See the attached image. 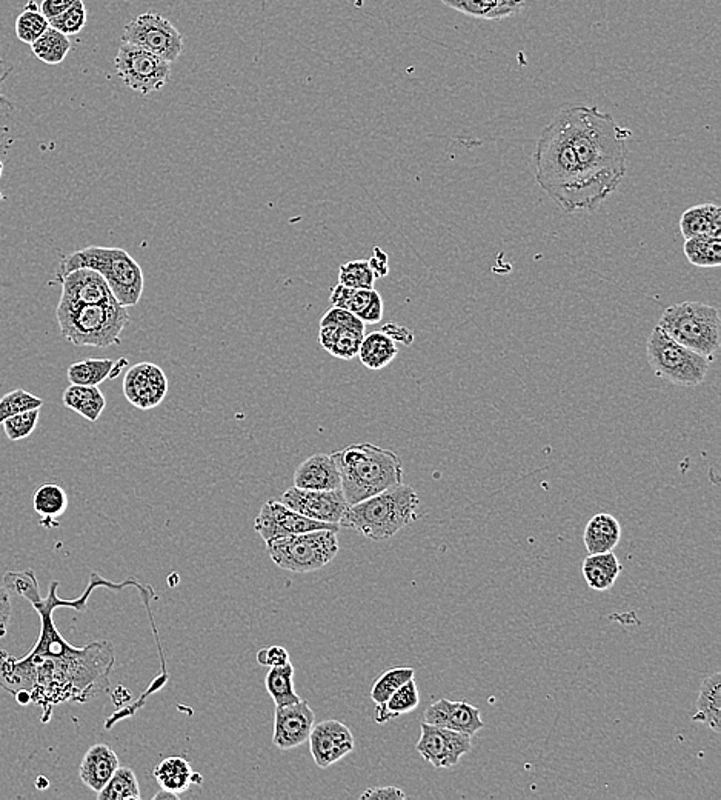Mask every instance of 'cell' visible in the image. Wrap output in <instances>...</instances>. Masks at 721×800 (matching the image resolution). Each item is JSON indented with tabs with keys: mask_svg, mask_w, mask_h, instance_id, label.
<instances>
[{
	"mask_svg": "<svg viewBox=\"0 0 721 800\" xmlns=\"http://www.w3.org/2000/svg\"><path fill=\"white\" fill-rule=\"evenodd\" d=\"M416 671L411 667H396L385 671L371 688V699L374 704L383 705L403 684L414 679Z\"/></svg>",
	"mask_w": 721,
	"mask_h": 800,
	"instance_id": "40",
	"label": "cell"
},
{
	"mask_svg": "<svg viewBox=\"0 0 721 800\" xmlns=\"http://www.w3.org/2000/svg\"><path fill=\"white\" fill-rule=\"evenodd\" d=\"M420 704L419 688L416 680L411 679L403 684L383 705H376L374 720L377 724H386L389 720L403 716L416 710Z\"/></svg>",
	"mask_w": 721,
	"mask_h": 800,
	"instance_id": "34",
	"label": "cell"
},
{
	"mask_svg": "<svg viewBox=\"0 0 721 800\" xmlns=\"http://www.w3.org/2000/svg\"><path fill=\"white\" fill-rule=\"evenodd\" d=\"M406 794L397 787L369 788L360 796L362 800L406 799Z\"/></svg>",
	"mask_w": 721,
	"mask_h": 800,
	"instance_id": "47",
	"label": "cell"
},
{
	"mask_svg": "<svg viewBox=\"0 0 721 800\" xmlns=\"http://www.w3.org/2000/svg\"><path fill=\"white\" fill-rule=\"evenodd\" d=\"M4 199V194L0 193V200Z\"/></svg>",
	"mask_w": 721,
	"mask_h": 800,
	"instance_id": "53",
	"label": "cell"
},
{
	"mask_svg": "<svg viewBox=\"0 0 721 800\" xmlns=\"http://www.w3.org/2000/svg\"><path fill=\"white\" fill-rule=\"evenodd\" d=\"M77 268H91L102 274L114 299L122 307L130 308L139 304L145 288V277L139 262L123 248L87 247L74 251L60 262L57 277Z\"/></svg>",
	"mask_w": 721,
	"mask_h": 800,
	"instance_id": "5",
	"label": "cell"
},
{
	"mask_svg": "<svg viewBox=\"0 0 721 800\" xmlns=\"http://www.w3.org/2000/svg\"><path fill=\"white\" fill-rule=\"evenodd\" d=\"M154 779L163 790L180 794L190 790L193 784H202V776L191 768L190 762L180 756L167 757L153 770Z\"/></svg>",
	"mask_w": 721,
	"mask_h": 800,
	"instance_id": "24",
	"label": "cell"
},
{
	"mask_svg": "<svg viewBox=\"0 0 721 800\" xmlns=\"http://www.w3.org/2000/svg\"><path fill=\"white\" fill-rule=\"evenodd\" d=\"M369 267L373 270L376 279H382L389 274L388 254L380 247H374L373 256L368 260Z\"/></svg>",
	"mask_w": 721,
	"mask_h": 800,
	"instance_id": "49",
	"label": "cell"
},
{
	"mask_svg": "<svg viewBox=\"0 0 721 800\" xmlns=\"http://www.w3.org/2000/svg\"><path fill=\"white\" fill-rule=\"evenodd\" d=\"M316 724V714L306 700L276 707L273 744L280 750H293L308 742Z\"/></svg>",
	"mask_w": 721,
	"mask_h": 800,
	"instance_id": "18",
	"label": "cell"
},
{
	"mask_svg": "<svg viewBox=\"0 0 721 800\" xmlns=\"http://www.w3.org/2000/svg\"><path fill=\"white\" fill-rule=\"evenodd\" d=\"M622 537V525L612 514L599 513L591 517L583 534L588 554L614 551Z\"/></svg>",
	"mask_w": 721,
	"mask_h": 800,
	"instance_id": "25",
	"label": "cell"
},
{
	"mask_svg": "<svg viewBox=\"0 0 721 800\" xmlns=\"http://www.w3.org/2000/svg\"><path fill=\"white\" fill-rule=\"evenodd\" d=\"M74 2H76V0H44L42 5H40V13L44 14V16L50 20L64 13V11H67Z\"/></svg>",
	"mask_w": 721,
	"mask_h": 800,
	"instance_id": "50",
	"label": "cell"
},
{
	"mask_svg": "<svg viewBox=\"0 0 721 800\" xmlns=\"http://www.w3.org/2000/svg\"><path fill=\"white\" fill-rule=\"evenodd\" d=\"M399 350L394 340L389 339L382 330L373 331V333L363 336L362 344H360L359 357L360 362L366 368L373 371L383 370L388 367L394 359H396Z\"/></svg>",
	"mask_w": 721,
	"mask_h": 800,
	"instance_id": "31",
	"label": "cell"
},
{
	"mask_svg": "<svg viewBox=\"0 0 721 800\" xmlns=\"http://www.w3.org/2000/svg\"><path fill=\"white\" fill-rule=\"evenodd\" d=\"M557 114L579 165L589 208L597 210L626 176L631 131L597 107L568 105Z\"/></svg>",
	"mask_w": 721,
	"mask_h": 800,
	"instance_id": "2",
	"label": "cell"
},
{
	"mask_svg": "<svg viewBox=\"0 0 721 800\" xmlns=\"http://www.w3.org/2000/svg\"><path fill=\"white\" fill-rule=\"evenodd\" d=\"M50 27L65 36H74L84 30L87 25V8L82 0H76L67 11L48 20Z\"/></svg>",
	"mask_w": 721,
	"mask_h": 800,
	"instance_id": "43",
	"label": "cell"
},
{
	"mask_svg": "<svg viewBox=\"0 0 721 800\" xmlns=\"http://www.w3.org/2000/svg\"><path fill=\"white\" fill-rule=\"evenodd\" d=\"M683 253L689 264L698 268H717L721 265V237L700 236L686 239Z\"/></svg>",
	"mask_w": 721,
	"mask_h": 800,
	"instance_id": "36",
	"label": "cell"
},
{
	"mask_svg": "<svg viewBox=\"0 0 721 800\" xmlns=\"http://www.w3.org/2000/svg\"><path fill=\"white\" fill-rule=\"evenodd\" d=\"M420 499L414 488L396 485L359 504L349 505L340 527L351 528L371 540H385L419 519Z\"/></svg>",
	"mask_w": 721,
	"mask_h": 800,
	"instance_id": "4",
	"label": "cell"
},
{
	"mask_svg": "<svg viewBox=\"0 0 721 800\" xmlns=\"http://www.w3.org/2000/svg\"><path fill=\"white\" fill-rule=\"evenodd\" d=\"M44 405V399L34 396L25 390H14L5 394L0 399V424L14 414L25 413L30 410H40Z\"/></svg>",
	"mask_w": 721,
	"mask_h": 800,
	"instance_id": "42",
	"label": "cell"
},
{
	"mask_svg": "<svg viewBox=\"0 0 721 800\" xmlns=\"http://www.w3.org/2000/svg\"><path fill=\"white\" fill-rule=\"evenodd\" d=\"M623 567L612 551L609 553L588 554L583 560V577L591 590L606 591L614 587L615 580Z\"/></svg>",
	"mask_w": 721,
	"mask_h": 800,
	"instance_id": "29",
	"label": "cell"
},
{
	"mask_svg": "<svg viewBox=\"0 0 721 800\" xmlns=\"http://www.w3.org/2000/svg\"><path fill=\"white\" fill-rule=\"evenodd\" d=\"M48 28H50V22L47 17L40 13L39 5L34 0H30L16 20V34L20 42L28 45L34 44Z\"/></svg>",
	"mask_w": 721,
	"mask_h": 800,
	"instance_id": "39",
	"label": "cell"
},
{
	"mask_svg": "<svg viewBox=\"0 0 721 800\" xmlns=\"http://www.w3.org/2000/svg\"><path fill=\"white\" fill-rule=\"evenodd\" d=\"M2 173H4V164H2V160H0V177H2Z\"/></svg>",
	"mask_w": 721,
	"mask_h": 800,
	"instance_id": "52",
	"label": "cell"
},
{
	"mask_svg": "<svg viewBox=\"0 0 721 800\" xmlns=\"http://www.w3.org/2000/svg\"><path fill=\"white\" fill-rule=\"evenodd\" d=\"M339 284L356 290H371L376 284V276L369 267L368 260H351L340 265Z\"/></svg>",
	"mask_w": 721,
	"mask_h": 800,
	"instance_id": "41",
	"label": "cell"
},
{
	"mask_svg": "<svg viewBox=\"0 0 721 800\" xmlns=\"http://www.w3.org/2000/svg\"><path fill=\"white\" fill-rule=\"evenodd\" d=\"M62 285L59 304L70 305H96L117 302L113 291L108 287L107 280L102 274L91 268H77L57 277Z\"/></svg>",
	"mask_w": 721,
	"mask_h": 800,
	"instance_id": "17",
	"label": "cell"
},
{
	"mask_svg": "<svg viewBox=\"0 0 721 800\" xmlns=\"http://www.w3.org/2000/svg\"><path fill=\"white\" fill-rule=\"evenodd\" d=\"M167 393V374L159 365L150 362L134 365L123 379V394L139 410L156 408Z\"/></svg>",
	"mask_w": 721,
	"mask_h": 800,
	"instance_id": "16",
	"label": "cell"
},
{
	"mask_svg": "<svg viewBox=\"0 0 721 800\" xmlns=\"http://www.w3.org/2000/svg\"><path fill=\"white\" fill-rule=\"evenodd\" d=\"M11 610L13 608H11L10 591L4 584H0V639H4L8 634Z\"/></svg>",
	"mask_w": 721,
	"mask_h": 800,
	"instance_id": "46",
	"label": "cell"
},
{
	"mask_svg": "<svg viewBox=\"0 0 721 800\" xmlns=\"http://www.w3.org/2000/svg\"><path fill=\"white\" fill-rule=\"evenodd\" d=\"M31 50L44 64L59 65L70 53L71 42L68 36L50 27L34 44H31Z\"/></svg>",
	"mask_w": 721,
	"mask_h": 800,
	"instance_id": "37",
	"label": "cell"
},
{
	"mask_svg": "<svg viewBox=\"0 0 721 800\" xmlns=\"http://www.w3.org/2000/svg\"><path fill=\"white\" fill-rule=\"evenodd\" d=\"M339 531L316 530L282 537L266 544L271 560L282 570L313 573L322 570L339 554Z\"/></svg>",
	"mask_w": 721,
	"mask_h": 800,
	"instance_id": "9",
	"label": "cell"
},
{
	"mask_svg": "<svg viewBox=\"0 0 721 800\" xmlns=\"http://www.w3.org/2000/svg\"><path fill=\"white\" fill-rule=\"evenodd\" d=\"M340 525L325 524L317 520L308 519L302 514L296 513L291 508L283 505L277 500H268L260 510L254 530L265 540L266 544L271 540L282 539V537L296 536V534L309 533L316 530L339 531Z\"/></svg>",
	"mask_w": 721,
	"mask_h": 800,
	"instance_id": "12",
	"label": "cell"
},
{
	"mask_svg": "<svg viewBox=\"0 0 721 800\" xmlns=\"http://www.w3.org/2000/svg\"><path fill=\"white\" fill-rule=\"evenodd\" d=\"M294 487L302 490H342L339 468L331 454H314L294 471Z\"/></svg>",
	"mask_w": 721,
	"mask_h": 800,
	"instance_id": "20",
	"label": "cell"
},
{
	"mask_svg": "<svg viewBox=\"0 0 721 800\" xmlns=\"http://www.w3.org/2000/svg\"><path fill=\"white\" fill-rule=\"evenodd\" d=\"M342 480L348 505H356L388 488L402 484V460L394 451L379 445L356 444L331 454Z\"/></svg>",
	"mask_w": 721,
	"mask_h": 800,
	"instance_id": "3",
	"label": "cell"
},
{
	"mask_svg": "<svg viewBox=\"0 0 721 800\" xmlns=\"http://www.w3.org/2000/svg\"><path fill=\"white\" fill-rule=\"evenodd\" d=\"M280 502L308 519L340 525L348 502L342 490L317 491L291 487L280 497Z\"/></svg>",
	"mask_w": 721,
	"mask_h": 800,
	"instance_id": "14",
	"label": "cell"
},
{
	"mask_svg": "<svg viewBox=\"0 0 721 800\" xmlns=\"http://www.w3.org/2000/svg\"><path fill=\"white\" fill-rule=\"evenodd\" d=\"M446 7L477 19L499 20L520 13L525 0H442Z\"/></svg>",
	"mask_w": 721,
	"mask_h": 800,
	"instance_id": "27",
	"label": "cell"
},
{
	"mask_svg": "<svg viewBox=\"0 0 721 800\" xmlns=\"http://www.w3.org/2000/svg\"><path fill=\"white\" fill-rule=\"evenodd\" d=\"M382 331L389 339L394 340L396 344L409 347V345H412V342H414V333H412L409 328L402 327V325L386 324L385 327L382 328Z\"/></svg>",
	"mask_w": 721,
	"mask_h": 800,
	"instance_id": "48",
	"label": "cell"
},
{
	"mask_svg": "<svg viewBox=\"0 0 721 800\" xmlns=\"http://www.w3.org/2000/svg\"><path fill=\"white\" fill-rule=\"evenodd\" d=\"M365 336V328L351 325H320L319 342L323 350L337 359L351 360L359 354L360 344Z\"/></svg>",
	"mask_w": 721,
	"mask_h": 800,
	"instance_id": "23",
	"label": "cell"
},
{
	"mask_svg": "<svg viewBox=\"0 0 721 800\" xmlns=\"http://www.w3.org/2000/svg\"><path fill=\"white\" fill-rule=\"evenodd\" d=\"M646 357L655 376L678 387L702 385L711 368V359L678 344L658 325L646 342Z\"/></svg>",
	"mask_w": 721,
	"mask_h": 800,
	"instance_id": "8",
	"label": "cell"
},
{
	"mask_svg": "<svg viewBox=\"0 0 721 800\" xmlns=\"http://www.w3.org/2000/svg\"><path fill=\"white\" fill-rule=\"evenodd\" d=\"M422 736L416 748L420 756L434 768H451L459 764L465 754L472 748V736L437 727V725H420Z\"/></svg>",
	"mask_w": 721,
	"mask_h": 800,
	"instance_id": "13",
	"label": "cell"
},
{
	"mask_svg": "<svg viewBox=\"0 0 721 800\" xmlns=\"http://www.w3.org/2000/svg\"><path fill=\"white\" fill-rule=\"evenodd\" d=\"M122 40L123 44L136 45L170 64L179 59L185 47L180 31L170 20L153 11L140 14L125 25Z\"/></svg>",
	"mask_w": 721,
	"mask_h": 800,
	"instance_id": "11",
	"label": "cell"
},
{
	"mask_svg": "<svg viewBox=\"0 0 721 800\" xmlns=\"http://www.w3.org/2000/svg\"><path fill=\"white\" fill-rule=\"evenodd\" d=\"M62 402H64L68 410L76 411L77 414L90 420V422H97V419L102 416L105 407H107V399H105L99 387H85V385L71 384L64 391Z\"/></svg>",
	"mask_w": 721,
	"mask_h": 800,
	"instance_id": "32",
	"label": "cell"
},
{
	"mask_svg": "<svg viewBox=\"0 0 721 800\" xmlns=\"http://www.w3.org/2000/svg\"><path fill=\"white\" fill-rule=\"evenodd\" d=\"M119 767L117 754L108 745L96 744L87 751L82 759L79 770L80 780L85 787L99 793Z\"/></svg>",
	"mask_w": 721,
	"mask_h": 800,
	"instance_id": "22",
	"label": "cell"
},
{
	"mask_svg": "<svg viewBox=\"0 0 721 800\" xmlns=\"http://www.w3.org/2000/svg\"><path fill=\"white\" fill-rule=\"evenodd\" d=\"M694 722H702L714 733L721 731V673H714L703 680L697 699Z\"/></svg>",
	"mask_w": 721,
	"mask_h": 800,
	"instance_id": "30",
	"label": "cell"
},
{
	"mask_svg": "<svg viewBox=\"0 0 721 800\" xmlns=\"http://www.w3.org/2000/svg\"><path fill=\"white\" fill-rule=\"evenodd\" d=\"M34 511L42 517L40 525L51 530L59 527L57 517L67 511L68 496L64 488L56 484H45L34 491L33 496Z\"/></svg>",
	"mask_w": 721,
	"mask_h": 800,
	"instance_id": "33",
	"label": "cell"
},
{
	"mask_svg": "<svg viewBox=\"0 0 721 800\" xmlns=\"http://www.w3.org/2000/svg\"><path fill=\"white\" fill-rule=\"evenodd\" d=\"M5 587L24 597L40 616V634L33 650L24 657L11 656L0 648V688L16 697L17 704L42 708V724L51 720L54 707L60 704H85L97 694L110 688V673L114 667V645L108 640H96L87 647L71 645L54 624L57 608L87 610V602L96 588L120 591L134 587L143 600L156 597L153 588L142 585L134 577L114 584L97 573H91L87 590L74 600L59 599V582H51L48 597L40 596L39 582L31 568L10 571L4 577Z\"/></svg>",
	"mask_w": 721,
	"mask_h": 800,
	"instance_id": "1",
	"label": "cell"
},
{
	"mask_svg": "<svg viewBox=\"0 0 721 800\" xmlns=\"http://www.w3.org/2000/svg\"><path fill=\"white\" fill-rule=\"evenodd\" d=\"M114 67L123 84L142 96L163 90L171 76L170 62L131 44L120 45Z\"/></svg>",
	"mask_w": 721,
	"mask_h": 800,
	"instance_id": "10",
	"label": "cell"
},
{
	"mask_svg": "<svg viewBox=\"0 0 721 800\" xmlns=\"http://www.w3.org/2000/svg\"><path fill=\"white\" fill-rule=\"evenodd\" d=\"M99 800H140L139 780L131 768L119 767L107 785L97 793Z\"/></svg>",
	"mask_w": 721,
	"mask_h": 800,
	"instance_id": "38",
	"label": "cell"
},
{
	"mask_svg": "<svg viewBox=\"0 0 721 800\" xmlns=\"http://www.w3.org/2000/svg\"><path fill=\"white\" fill-rule=\"evenodd\" d=\"M257 662L263 667H280V665L290 662V653L283 647L273 645V647L262 648L257 653Z\"/></svg>",
	"mask_w": 721,
	"mask_h": 800,
	"instance_id": "45",
	"label": "cell"
},
{
	"mask_svg": "<svg viewBox=\"0 0 721 800\" xmlns=\"http://www.w3.org/2000/svg\"><path fill=\"white\" fill-rule=\"evenodd\" d=\"M128 367V360L122 359H87L70 365L67 376L70 384L85 385V387H99L107 379L119 376L123 368Z\"/></svg>",
	"mask_w": 721,
	"mask_h": 800,
	"instance_id": "26",
	"label": "cell"
},
{
	"mask_svg": "<svg viewBox=\"0 0 721 800\" xmlns=\"http://www.w3.org/2000/svg\"><path fill=\"white\" fill-rule=\"evenodd\" d=\"M680 231L685 239L721 236V208L715 204L688 208L680 217Z\"/></svg>",
	"mask_w": 721,
	"mask_h": 800,
	"instance_id": "28",
	"label": "cell"
},
{
	"mask_svg": "<svg viewBox=\"0 0 721 800\" xmlns=\"http://www.w3.org/2000/svg\"><path fill=\"white\" fill-rule=\"evenodd\" d=\"M154 800H180V794L173 793V791L163 790L160 788L159 793L153 797Z\"/></svg>",
	"mask_w": 721,
	"mask_h": 800,
	"instance_id": "51",
	"label": "cell"
},
{
	"mask_svg": "<svg viewBox=\"0 0 721 800\" xmlns=\"http://www.w3.org/2000/svg\"><path fill=\"white\" fill-rule=\"evenodd\" d=\"M425 722L468 736H476L485 727L479 708L468 702L448 699H440L429 705L425 711Z\"/></svg>",
	"mask_w": 721,
	"mask_h": 800,
	"instance_id": "19",
	"label": "cell"
},
{
	"mask_svg": "<svg viewBox=\"0 0 721 800\" xmlns=\"http://www.w3.org/2000/svg\"><path fill=\"white\" fill-rule=\"evenodd\" d=\"M329 302L333 307L353 313L363 324H379L383 319V299L374 288L356 290L337 284L329 294Z\"/></svg>",
	"mask_w": 721,
	"mask_h": 800,
	"instance_id": "21",
	"label": "cell"
},
{
	"mask_svg": "<svg viewBox=\"0 0 721 800\" xmlns=\"http://www.w3.org/2000/svg\"><path fill=\"white\" fill-rule=\"evenodd\" d=\"M671 339L712 360L720 348L721 320L718 308L702 302H680L666 308L658 320Z\"/></svg>",
	"mask_w": 721,
	"mask_h": 800,
	"instance_id": "7",
	"label": "cell"
},
{
	"mask_svg": "<svg viewBox=\"0 0 721 800\" xmlns=\"http://www.w3.org/2000/svg\"><path fill=\"white\" fill-rule=\"evenodd\" d=\"M60 334L76 347L108 348L120 345L130 314L119 302L96 305L57 304Z\"/></svg>",
	"mask_w": 721,
	"mask_h": 800,
	"instance_id": "6",
	"label": "cell"
},
{
	"mask_svg": "<svg viewBox=\"0 0 721 800\" xmlns=\"http://www.w3.org/2000/svg\"><path fill=\"white\" fill-rule=\"evenodd\" d=\"M308 742L311 756L319 768L337 764L356 748V740L351 730L340 720L334 719L314 724Z\"/></svg>",
	"mask_w": 721,
	"mask_h": 800,
	"instance_id": "15",
	"label": "cell"
},
{
	"mask_svg": "<svg viewBox=\"0 0 721 800\" xmlns=\"http://www.w3.org/2000/svg\"><path fill=\"white\" fill-rule=\"evenodd\" d=\"M294 673H296L294 665L288 662L280 667H271L266 674V691L270 693L276 707H283V705L294 704V702L302 700L294 688Z\"/></svg>",
	"mask_w": 721,
	"mask_h": 800,
	"instance_id": "35",
	"label": "cell"
},
{
	"mask_svg": "<svg viewBox=\"0 0 721 800\" xmlns=\"http://www.w3.org/2000/svg\"><path fill=\"white\" fill-rule=\"evenodd\" d=\"M39 411L40 410L25 411V413L14 414V416L5 419L4 422L0 424L4 427L5 436H7L11 442H19V440L30 437L31 434L34 433V430H36L37 422H39Z\"/></svg>",
	"mask_w": 721,
	"mask_h": 800,
	"instance_id": "44",
	"label": "cell"
}]
</instances>
